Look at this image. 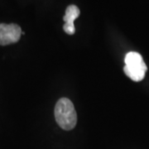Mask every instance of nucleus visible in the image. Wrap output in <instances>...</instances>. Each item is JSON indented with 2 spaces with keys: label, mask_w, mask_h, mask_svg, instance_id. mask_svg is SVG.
Here are the masks:
<instances>
[{
  "label": "nucleus",
  "mask_w": 149,
  "mask_h": 149,
  "mask_svg": "<svg viewBox=\"0 0 149 149\" xmlns=\"http://www.w3.org/2000/svg\"><path fill=\"white\" fill-rule=\"evenodd\" d=\"M55 118L59 126L69 131L75 127L77 114L73 103L67 98L60 99L55 107Z\"/></svg>",
  "instance_id": "nucleus-1"
},
{
  "label": "nucleus",
  "mask_w": 149,
  "mask_h": 149,
  "mask_svg": "<svg viewBox=\"0 0 149 149\" xmlns=\"http://www.w3.org/2000/svg\"><path fill=\"white\" fill-rule=\"evenodd\" d=\"M124 62L123 71L131 80L138 82L145 77L148 68L140 54L135 52H128L124 58Z\"/></svg>",
  "instance_id": "nucleus-2"
},
{
  "label": "nucleus",
  "mask_w": 149,
  "mask_h": 149,
  "mask_svg": "<svg viewBox=\"0 0 149 149\" xmlns=\"http://www.w3.org/2000/svg\"><path fill=\"white\" fill-rule=\"evenodd\" d=\"M21 27L18 25L11 24H0V46H7L19 41L22 35Z\"/></svg>",
  "instance_id": "nucleus-3"
},
{
  "label": "nucleus",
  "mask_w": 149,
  "mask_h": 149,
  "mask_svg": "<svg viewBox=\"0 0 149 149\" xmlns=\"http://www.w3.org/2000/svg\"><path fill=\"white\" fill-rule=\"evenodd\" d=\"M80 9L77 6L70 5L67 7L65 13L63 17V20L65 22L63 30L65 33L69 35H73L75 32V27L74 25V20L80 16Z\"/></svg>",
  "instance_id": "nucleus-4"
}]
</instances>
